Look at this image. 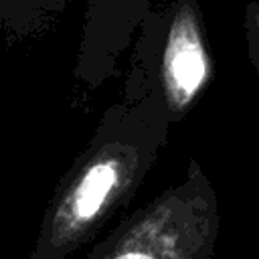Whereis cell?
<instances>
[{"label": "cell", "instance_id": "obj_1", "mask_svg": "<svg viewBox=\"0 0 259 259\" xmlns=\"http://www.w3.org/2000/svg\"><path fill=\"white\" fill-rule=\"evenodd\" d=\"M170 119L156 93L111 105L57 182L24 259H69L123 210L164 152Z\"/></svg>", "mask_w": 259, "mask_h": 259}, {"label": "cell", "instance_id": "obj_2", "mask_svg": "<svg viewBox=\"0 0 259 259\" xmlns=\"http://www.w3.org/2000/svg\"><path fill=\"white\" fill-rule=\"evenodd\" d=\"M219 227L212 180L190 158L180 182L125 214L81 259H212Z\"/></svg>", "mask_w": 259, "mask_h": 259}, {"label": "cell", "instance_id": "obj_3", "mask_svg": "<svg viewBox=\"0 0 259 259\" xmlns=\"http://www.w3.org/2000/svg\"><path fill=\"white\" fill-rule=\"evenodd\" d=\"M210 81V59L196 22L182 14L178 16L162 49L158 67V95L170 123H178L196 105Z\"/></svg>", "mask_w": 259, "mask_h": 259}]
</instances>
